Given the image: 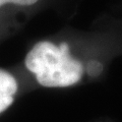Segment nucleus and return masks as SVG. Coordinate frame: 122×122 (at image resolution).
<instances>
[{"label": "nucleus", "instance_id": "nucleus-1", "mask_svg": "<svg viewBox=\"0 0 122 122\" xmlns=\"http://www.w3.org/2000/svg\"><path fill=\"white\" fill-rule=\"evenodd\" d=\"M25 66L43 87H68L81 81L83 66L70 53L67 43L39 41L25 57Z\"/></svg>", "mask_w": 122, "mask_h": 122}, {"label": "nucleus", "instance_id": "nucleus-2", "mask_svg": "<svg viewBox=\"0 0 122 122\" xmlns=\"http://www.w3.org/2000/svg\"><path fill=\"white\" fill-rule=\"evenodd\" d=\"M18 91V81L10 71L0 68V114L12 105Z\"/></svg>", "mask_w": 122, "mask_h": 122}, {"label": "nucleus", "instance_id": "nucleus-3", "mask_svg": "<svg viewBox=\"0 0 122 122\" xmlns=\"http://www.w3.org/2000/svg\"><path fill=\"white\" fill-rule=\"evenodd\" d=\"M40 0H0V11L8 8L10 6L13 7H30L37 4Z\"/></svg>", "mask_w": 122, "mask_h": 122}, {"label": "nucleus", "instance_id": "nucleus-4", "mask_svg": "<svg viewBox=\"0 0 122 122\" xmlns=\"http://www.w3.org/2000/svg\"><path fill=\"white\" fill-rule=\"evenodd\" d=\"M86 70L87 72V74L91 75V76H98L103 71V65H102V63L99 62V61L93 60V61H90V62L87 63Z\"/></svg>", "mask_w": 122, "mask_h": 122}]
</instances>
